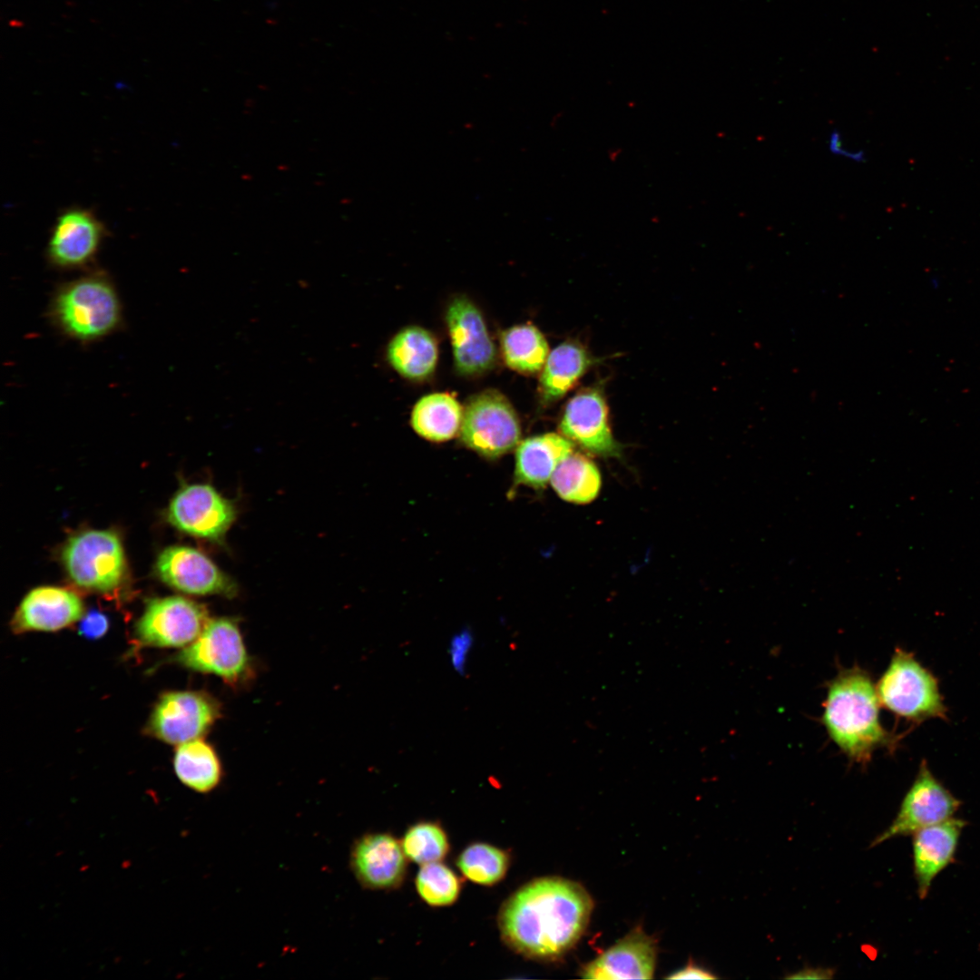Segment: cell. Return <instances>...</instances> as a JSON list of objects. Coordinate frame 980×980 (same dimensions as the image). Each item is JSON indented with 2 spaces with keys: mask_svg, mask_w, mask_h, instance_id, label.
<instances>
[{
  "mask_svg": "<svg viewBox=\"0 0 980 980\" xmlns=\"http://www.w3.org/2000/svg\"><path fill=\"white\" fill-rule=\"evenodd\" d=\"M63 561L75 584L96 592L114 590L125 572L123 548L112 531L90 530L73 536L64 548Z\"/></svg>",
  "mask_w": 980,
  "mask_h": 980,
  "instance_id": "7",
  "label": "cell"
},
{
  "mask_svg": "<svg viewBox=\"0 0 980 980\" xmlns=\"http://www.w3.org/2000/svg\"><path fill=\"white\" fill-rule=\"evenodd\" d=\"M668 978L669 979H714V978H716V976L713 975L712 974H710V972H709V971H707V970H705V969H703V968H701V967H700L698 965H693L692 963L690 962L684 968H681V969L672 973L671 975L668 976Z\"/></svg>",
  "mask_w": 980,
  "mask_h": 980,
  "instance_id": "33",
  "label": "cell"
},
{
  "mask_svg": "<svg viewBox=\"0 0 980 980\" xmlns=\"http://www.w3.org/2000/svg\"><path fill=\"white\" fill-rule=\"evenodd\" d=\"M593 899L579 883L558 877L534 879L503 904L498 926L504 942L536 960H554L584 933Z\"/></svg>",
  "mask_w": 980,
  "mask_h": 980,
  "instance_id": "1",
  "label": "cell"
},
{
  "mask_svg": "<svg viewBox=\"0 0 980 980\" xmlns=\"http://www.w3.org/2000/svg\"><path fill=\"white\" fill-rule=\"evenodd\" d=\"M501 348L506 365L520 373L541 370L549 355L546 339L531 324L514 326L502 333Z\"/></svg>",
  "mask_w": 980,
  "mask_h": 980,
  "instance_id": "26",
  "label": "cell"
},
{
  "mask_svg": "<svg viewBox=\"0 0 980 980\" xmlns=\"http://www.w3.org/2000/svg\"><path fill=\"white\" fill-rule=\"evenodd\" d=\"M879 705L872 679L858 666L840 670L828 681L821 721L851 761L865 765L878 747L894 742L880 723Z\"/></svg>",
  "mask_w": 980,
  "mask_h": 980,
  "instance_id": "2",
  "label": "cell"
},
{
  "mask_svg": "<svg viewBox=\"0 0 980 980\" xmlns=\"http://www.w3.org/2000/svg\"><path fill=\"white\" fill-rule=\"evenodd\" d=\"M657 944L640 926L589 962L582 969L586 979H652L655 969Z\"/></svg>",
  "mask_w": 980,
  "mask_h": 980,
  "instance_id": "17",
  "label": "cell"
},
{
  "mask_svg": "<svg viewBox=\"0 0 980 980\" xmlns=\"http://www.w3.org/2000/svg\"><path fill=\"white\" fill-rule=\"evenodd\" d=\"M210 620L207 609L182 596L151 600L136 625L145 645L184 648L202 632Z\"/></svg>",
  "mask_w": 980,
  "mask_h": 980,
  "instance_id": "10",
  "label": "cell"
},
{
  "mask_svg": "<svg viewBox=\"0 0 980 980\" xmlns=\"http://www.w3.org/2000/svg\"><path fill=\"white\" fill-rule=\"evenodd\" d=\"M831 974H832V972H830L829 970H827V969H811L810 968V969H805L803 971L798 972L794 975H791L790 977L791 978H799V979H805V978L806 979H808V978H810V979H812V978L813 979H818V978L826 979V978H830Z\"/></svg>",
  "mask_w": 980,
  "mask_h": 980,
  "instance_id": "34",
  "label": "cell"
},
{
  "mask_svg": "<svg viewBox=\"0 0 980 980\" xmlns=\"http://www.w3.org/2000/svg\"><path fill=\"white\" fill-rule=\"evenodd\" d=\"M401 845L407 858L419 865L441 861L449 850L446 831L432 821H421L409 827Z\"/></svg>",
  "mask_w": 980,
  "mask_h": 980,
  "instance_id": "29",
  "label": "cell"
},
{
  "mask_svg": "<svg viewBox=\"0 0 980 980\" xmlns=\"http://www.w3.org/2000/svg\"><path fill=\"white\" fill-rule=\"evenodd\" d=\"M965 824L951 818L914 833V872L921 899L927 896L934 878L953 861Z\"/></svg>",
  "mask_w": 980,
  "mask_h": 980,
  "instance_id": "19",
  "label": "cell"
},
{
  "mask_svg": "<svg viewBox=\"0 0 980 980\" xmlns=\"http://www.w3.org/2000/svg\"><path fill=\"white\" fill-rule=\"evenodd\" d=\"M387 357L392 368L401 376L412 380H421L435 370L437 361L436 342L423 328H405L389 342Z\"/></svg>",
  "mask_w": 980,
  "mask_h": 980,
  "instance_id": "21",
  "label": "cell"
},
{
  "mask_svg": "<svg viewBox=\"0 0 980 980\" xmlns=\"http://www.w3.org/2000/svg\"><path fill=\"white\" fill-rule=\"evenodd\" d=\"M828 150L835 156L846 158L857 163H864L867 159L864 150H852L846 146L842 134L838 129H834L828 135Z\"/></svg>",
  "mask_w": 980,
  "mask_h": 980,
  "instance_id": "31",
  "label": "cell"
},
{
  "mask_svg": "<svg viewBox=\"0 0 980 980\" xmlns=\"http://www.w3.org/2000/svg\"><path fill=\"white\" fill-rule=\"evenodd\" d=\"M551 484L563 500L584 505L597 497L602 477L592 459L579 453H572L557 466L551 477Z\"/></svg>",
  "mask_w": 980,
  "mask_h": 980,
  "instance_id": "25",
  "label": "cell"
},
{
  "mask_svg": "<svg viewBox=\"0 0 980 980\" xmlns=\"http://www.w3.org/2000/svg\"><path fill=\"white\" fill-rule=\"evenodd\" d=\"M559 429L564 436L593 455L620 456L619 445L609 425L606 402L596 389H585L569 400Z\"/></svg>",
  "mask_w": 980,
  "mask_h": 980,
  "instance_id": "16",
  "label": "cell"
},
{
  "mask_svg": "<svg viewBox=\"0 0 980 980\" xmlns=\"http://www.w3.org/2000/svg\"><path fill=\"white\" fill-rule=\"evenodd\" d=\"M107 230L92 211L80 207L68 208L57 216L46 246V257L60 270L86 267L99 252Z\"/></svg>",
  "mask_w": 980,
  "mask_h": 980,
  "instance_id": "11",
  "label": "cell"
},
{
  "mask_svg": "<svg viewBox=\"0 0 980 980\" xmlns=\"http://www.w3.org/2000/svg\"><path fill=\"white\" fill-rule=\"evenodd\" d=\"M876 690L880 704L900 718L916 722L946 718L937 680L902 649L895 651Z\"/></svg>",
  "mask_w": 980,
  "mask_h": 980,
  "instance_id": "5",
  "label": "cell"
},
{
  "mask_svg": "<svg viewBox=\"0 0 980 980\" xmlns=\"http://www.w3.org/2000/svg\"><path fill=\"white\" fill-rule=\"evenodd\" d=\"M237 514L234 503L207 484L182 486L167 513L169 522L180 531L218 544L223 543Z\"/></svg>",
  "mask_w": 980,
  "mask_h": 980,
  "instance_id": "9",
  "label": "cell"
},
{
  "mask_svg": "<svg viewBox=\"0 0 980 980\" xmlns=\"http://www.w3.org/2000/svg\"><path fill=\"white\" fill-rule=\"evenodd\" d=\"M473 645V638L469 632L463 631L457 633L450 641L449 655L452 667L460 674L465 673L467 655Z\"/></svg>",
  "mask_w": 980,
  "mask_h": 980,
  "instance_id": "30",
  "label": "cell"
},
{
  "mask_svg": "<svg viewBox=\"0 0 980 980\" xmlns=\"http://www.w3.org/2000/svg\"><path fill=\"white\" fill-rule=\"evenodd\" d=\"M173 769L181 784L201 794L213 791L223 778L222 764L216 750L201 738L178 745Z\"/></svg>",
  "mask_w": 980,
  "mask_h": 980,
  "instance_id": "22",
  "label": "cell"
},
{
  "mask_svg": "<svg viewBox=\"0 0 980 980\" xmlns=\"http://www.w3.org/2000/svg\"><path fill=\"white\" fill-rule=\"evenodd\" d=\"M176 660L194 671L215 675L234 689L245 686L254 677V664L239 622L231 617L210 619Z\"/></svg>",
  "mask_w": 980,
  "mask_h": 980,
  "instance_id": "4",
  "label": "cell"
},
{
  "mask_svg": "<svg viewBox=\"0 0 980 980\" xmlns=\"http://www.w3.org/2000/svg\"><path fill=\"white\" fill-rule=\"evenodd\" d=\"M446 319L457 371L471 376L491 369L496 350L477 307L466 297H456L447 308Z\"/></svg>",
  "mask_w": 980,
  "mask_h": 980,
  "instance_id": "14",
  "label": "cell"
},
{
  "mask_svg": "<svg viewBox=\"0 0 980 980\" xmlns=\"http://www.w3.org/2000/svg\"><path fill=\"white\" fill-rule=\"evenodd\" d=\"M109 622L105 615L97 612H89L80 622L79 632L89 639H97L108 630Z\"/></svg>",
  "mask_w": 980,
  "mask_h": 980,
  "instance_id": "32",
  "label": "cell"
},
{
  "mask_svg": "<svg viewBox=\"0 0 980 980\" xmlns=\"http://www.w3.org/2000/svg\"><path fill=\"white\" fill-rule=\"evenodd\" d=\"M960 804L923 761L896 818L887 829L877 836L873 846L897 836L914 834L920 828L951 818Z\"/></svg>",
  "mask_w": 980,
  "mask_h": 980,
  "instance_id": "12",
  "label": "cell"
},
{
  "mask_svg": "<svg viewBox=\"0 0 980 980\" xmlns=\"http://www.w3.org/2000/svg\"><path fill=\"white\" fill-rule=\"evenodd\" d=\"M51 317L58 328L80 342L99 340L122 322V306L114 285L103 273L66 282L54 295Z\"/></svg>",
  "mask_w": 980,
  "mask_h": 980,
  "instance_id": "3",
  "label": "cell"
},
{
  "mask_svg": "<svg viewBox=\"0 0 980 980\" xmlns=\"http://www.w3.org/2000/svg\"><path fill=\"white\" fill-rule=\"evenodd\" d=\"M565 436L546 433L528 437L516 446L514 484L544 488L560 463L573 453Z\"/></svg>",
  "mask_w": 980,
  "mask_h": 980,
  "instance_id": "20",
  "label": "cell"
},
{
  "mask_svg": "<svg viewBox=\"0 0 980 980\" xmlns=\"http://www.w3.org/2000/svg\"><path fill=\"white\" fill-rule=\"evenodd\" d=\"M459 434L467 448L495 459L516 448L521 426L506 397L495 390H486L468 400Z\"/></svg>",
  "mask_w": 980,
  "mask_h": 980,
  "instance_id": "6",
  "label": "cell"
},
{
  "mask_svg": "<svg viewBox=\"0 0 980 980\" xmlns=\"http://www.w3.org/2000/svg\"><path fill=\"white\" fill-rule=\"evenodd\" d=\"M407 858L401 843L391 834L368 833L353 842L349 867L363 887L387 890L404 879Z\"/></svg>",
  "mask_w": 980,
  "mask_h": 980,
  "instance_id": "15",
  "label": "cell"
},
{
  "mask_svg": "<svg viewBox=\"0 0 980 980\" xmlns=\"http://www.w3.org/2000/svg\"><path fill=\"white\" fill-rule=\"evenodd\" d=\"M462 407L446 393H433L421 397L415 405L411 425L422 437L432 442L453 438L460 430Z\"/></svg>",
  "mask_w": 980,
  "mask_h": 980,
  "instance_id": "24",
  "label": "cell"
},
{
  "mask_svg": "<svg viewBox=\"0 0 980 980\" xmlns=\"http://www.w3.org/2000/svg\"><path fill=\"white\" fill-rule=\"evenodd\" d=\"M590 358L580 345L564 342L549 353L540 377V394L544 403L563 397L586 372Z\"/></svg>",
  "mask_w": 980,
  "mask_h": 980,
  "instance_id": "23",
  "label": "cell"
},
{
  "mask_svg": "<svg viewBox=\"0 0 980 980\" xmlns=\"http://www.w3.org/2000/svg\"><path fill=\"white\" fill-rule=\"evenodd\" d=\"M221 717V705L205 691H178L163 694L148 723L149 732L169 744L201 738Z\"/></svg>",
  "mask_w": 980,
  "mask_h": 980,
  "instance_id": "8",
  "label": "cell"
},
{
  "mask_svg": "<svg viewBox=\"0 0 980 980\" xmlns=\"http://www.w3.org/2000/svg\"><path fill=\"white\" fill-rule=\"evenodd\" d=\"M156 571L162 582L187 594L233 598L238 593L236 583L192 547H167L157 559Z\"/></svg>",
  "mask_w": 980,
  "mask_h": 980,
  "instance_id": "13",
  "label": "cell"
},
{
  "mask_svg": "<svg viewBox=\"0 0 980 980\" xmlns=\"http://www.w3.org/2000/svg\"><path fill=\"white\" fill-rule=\"evenodd\" d=\"M415 884L420 898L435 907L452 905L461 891L456 874L440 861L421 865Z\"/></svg>",
  "mask_w": 980,
  "mask_h": 980,
  "instance_id": "28",
  "label": "cell"
},
{
  "mask_svg": "<svg viewBox=\"0 0 980 980\" xmlns=\"http://www.w3.org/2000/svg\"><path fill=\"white\" fill-rule=\"evenodd\" d=\"M83 614L82 600L62 587L41 586L22 600L13 620L16 632H54L75 622Z\"/></svg>",
  "mask_w": 980,
  "mask_h": 980,
  "instance_id": "18",
  "label": "cell"
},
{
  "mask_svg": "<svg viewBox=\"0 0 980 980\" xmlns=\"http://www.w3.org/2000/svg\"><path fill=\"white\" fill-rule=\"evenodd\" d=\"M509 863L510 857L505 850L484 842L468 845L456 859L463 876L481 886H493L501 881Z\"/></svg>",
  "mask_w": 980,
  "mask_h": 980,
  "instance_id": "27",
  "label": "cell"
}]
</instances>
